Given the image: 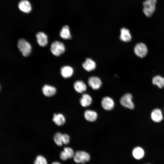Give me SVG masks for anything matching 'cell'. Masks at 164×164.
<instances>
[{"label":"cell","instance_id":"obj_9","mask_svg":"<svg viewBox=\"0 0 164 164\" xmlns=\"http://www.w3.org/2000/svg\"><path fill=\"white\" fill-rule=\"evenodd\" d=\"M151 118L153 121L159 123L163 119V115L161 110L159 108H155L152 111Z\"/></svg>","mask_w":164,"mask_h":164},{"label":"cell","instance_id":"obj_23","mask_svg":"<svg viewBox=\"0 0 164 164\" xmlns=\"http://www.w3.org/2000/svg\"><path fill=\"white\" fill-rule=\"evenodd\" d=\"M152 84L160 89L164 87V77L159 75H157L153 77Z\"/></svg>","mask_w":164,"mask_h":164},{"label":"cell","instance_id":"obj_24","mask_svg":"<svg viewBox=\"0 0 164 164\" xmlns=\"http://www.w3.org/2000/svg\"><path fill=\"white\" fill-rule=\"evenodd\" d=\"M62 135L60 132L56 133L54 135L53 140L55 143L58 146H61L63 144Z\"/></svg>","mask_w":164,"mask_h":164},{"label":"cell","instance_id":"obj_26","mask_svg":"<svg viewBox=\"0 0 164 164\" xmlns=\"http://www.w3.org/2000/svg\"><path fill=\"white\" fill-rule=\"evenodd\" d=\"M70 138L69 135L67 134L62 135V140L63 144L67 145L70 142Z\"/></svg>","mask_w":164,"mask_h":164},{"label":"cell","instance_id":"obj_7","mask_svg":"<svg viewBox=\"0 0 164 164\" xmlns=\"http://www.w3.org/2000/svg\"><path fill=\"white\" fill-rule=\"evenodd\" d=\"M101 105L104 110L110 111L112 110L114 106V102L111 97L106 96L104 97L101 101Z\"/></svg>","mask_w":164,"mask_h":164},{"label":"cell","instance_id":"obj_1","mask_svg":"<svg viewBox=\"0 0 164 164\" xmlns=\"http://www.w3.org/2000/svg\"><path fill=\"white\" fill-rule=\"evenodd\" d=\"M156 0H145L143 2V12L147 17H151L156 9Z\"/></svg>","mask_w":164,"mask_h":164},{"label":"cell","instance_id":"obj_27","mask_svg":"<svg viewBox=\"0 0 164 164\" xmlns=\"http://www.w3.org/2000/svg\"><path fill=\"white\" fill-rule=\"evenodd\" d=\"M52 164H60V163L58 162H53Z\"/></svg>","mask_w":164,"mask_h":164},{"label":"cell","instance_id":"obj_6","mask_svg":"<svg viewBox=\"0 0 164 164\" xmlns=\"http://www.w3.org/2000/svg\"><path fill=\"white\" fill-rule=\"evenodd\" d=\"M135 54L140 58L145 57L147 54L148 49L145 45L142 43L137 44L134 48Z\"/></svg>","mask_w":164,"mask_h":164},{"label":"cell","instance_id":"obj_11","mask_svg":"<svg viewBox=\"0 0 164 164\" xmlns=\"http://www.w3.org/2000/svg\"><path fill=\"white\" fill-rule=\"evenodd\" d=\"M18 7L20 11L26 13H29L32 9L31 4L27 0L20 1L18 3Z\"/></svg>","mask_w":164,"mask_h":164},{"label":"cell","instance_id":"obj_20","mask_svg":"<svg viewBox=\"0 0 164 164\" xmlns=\"http://www.w3.org/2000/svg\"><path fill=\"white\" fill-rule=\"evenodd\" d=\"M53 120L56 125L59 126L64 125L66 121L65 117L61 113L54 114Z\"/></svg>","mask_w":164,"mask_h":164},{"label":"cell","instance_id":"obj_17","mask_svg":"<svg viewBox=\"0 0 164 164\" xmlns=\"http://www.w3.org/2000/svg\"><path fill=\"white\" fill-rule=\"evenodd\" d=\"M73 73V70L72 67L68 66H65L61 67L60 73L64 78H67L70 77Z\"/></svg>","mask_w":164,"mask_h":164},{"label":"cell","instance_id":"obj_8","mask_svg":"<svg viewBox=\"0 0 164 164\" xmlns=\"http://www.w3.org/2000/svg\"><path fill=\"white\" fill-rule=\"evenodd\" d=\"M89 85L93 90L99 89L102 85L101 79L96 76H92L89 78L88 81Z\"/></svg>","mask_w":164,"mask_h":164},{"label":"cell","instance_id":"obj_25","mask_svg":"<svg viewBox=\"0 0 164 164\" xmlns=\"http://www.w3.org/2000/svg\"><path fill=\"white\" fill-rule=\"evenodd\" d=\"M34 164H47V162L44 157L42 155H39L36 158Z\"/></svg>","mask_w":164,"mask_h":164},{"label":"cell","instance_id":"obj_16","mask_svg":"<svg viewBox=\"0 0 164 164\" xmlns=\"http://www.w3.org/2000/svg\"><path fill=\"white\" fill-rule=\"evenodd\" d=\"M120 39L121 41L125 42H129L131 40L132 36L128 29L125 28L121 29Z\"/></svg>","mask_w":164,"mask_h":164},{"label":"cell","instance_id":"obj_19","mask_svg":"<svg viewBox=\"0 0 164 164\" xmlns=\"http://www.w3.org/2000/svg\"><path fill=\"white\" fill-rule=\"evenodd\" d=\"M73 87L76 92L80 93L84 92L87 90L86 84L81 80L76 81L74 84Z\"/></svg>","mask_w":164,"mask_h":164},{"label":"cell","instance_id":"obj_15","mask_svg":"<svg viewBox=\"0 0 164 164\" xmlns=\"http://www.w3.org/2000/svg\"><path fill=\"white\" fill-rule=\"evenodd\" d=\"M98 115L95 111L87 110L85 111L84 113V117L85 119L90 122L95 121L97 118Z\"/></svg>","mask_w":164,"mask_h":164},{"label":"cell","instance_id":"obj_18","mask_svg":"<svg viewBox=\"0 0 164 164\" xmlns=\"http://www.w3.org/2000/svg\"><path fill=\"white\" fill-rule=\"evenodd\" d=\"M92 99L89 94H83L80 99V102L81 105L84 107L89 106L92 103Z\"/></svg>","mask_w":164,"mask_h":164},{"label":"cell","instance_id":"obj_4","mask_svg":"<svg viewBox=\"0 0 164 164\" xmlns=\"http://www.w3.org/2000/svg\"><path fill=\"white\" fill-rule=\"evenodd\" d=\"M132 99V95L130 93H127L121 97L120 101V103L125 108L133 109L135 106Z\"/></svg>","mask_w":164,"mask_h":164},{"label":"cell","instance_id":"obj_3","mask_svg":"<svg viewBox=\"0 0 164 164\" xmlns=\"http://www.w3.org/2000/svg\"><path fill=\"white\" fill-rule=\"evenodd\" d=\"M50 51L52 53L56 56H59L65 51V46L62 43L55 41L51 44Z\"/></svg>","mask_w":164,"mask_h":164},{"label":"cell","instance_id":"obj_10","mask_svg":"<svg viewBox=\"0 0 164 164\" xmlns=\"http://www.w3.org/2000/svg\"><path fill=\"white\" fill-rule=\"evenodd\" d=\"M74 153L73 149L69 147L64 148L63 151L60 153V157L63 160H66L67 159L73 157Z\"/></svg>","mask_w":164,"mask_h":164},{"label":"cell","instance_id":"obj_28","mask_svg":"<svg viewBox=\"0 0 164 164\" xmlns=\"http://www.w3.org/2000/svg\"></svg>","mask_w":164,"mask_h":164},{"label":"cell","instance_id":"obj_2","mask_svg":"<svg viewBox=\"0 0 164 164\" xmlns=\"http://www.w3.org/2000/svg\"><path fill=\"white\" fill-rule=\"evenodd\" d=\"M17 47L23 56L27 57L31 51V46L30 43L23 39H19L17 42Z\"/></svg>","mask_w":164,"mask_h":164},{"label":"cell","instance_id":"obj_22","mask_svg":"<svg viewBox=\"0 0 164 164\" xmlns=\"http://www.w3.org/2000/svg\"><path fill=\"white\" fill-rule=\"evenodd\" d=\"M144 151L142 148L137 147L135 148L132 150V155L135 158L137 159H142L144 155Z\"/></svg>","mask_w":164,"mask_h":164},{"label":"cell","instance_id":"obj_21","mask_svg":"<svg viewBox=\"0 0 164 164\" xmlns=\"http://www.w3.org/2000/svg\"><path fill=\"white\" fill-rule=\"evenodd\" d=\"M60 36L64 39H70L72 38L69 28L67 25H65L62 27L60 31Z\"/></svg>","mask_w":164,"mask_h":164},{"label":"cell","instance_id":"obj_5","mask_svg":"<svg viewBox=\"0 0 164 164\" xmlns=\"http://www.w3.org/2000/svg\"><path fill=\"white\" fill-rule=\"evenodd\" d=\"M74 161L77 163H84L89 161L90 156L89 154L84 151H78L74 155Z\"/></svg>","mask_w":164,"mask_h":164},{"label":"cell","instance_id":"obj_12","mask_svg":"<svg viewBox=\"0 0 164 164\" xmlns=\"http://www.w3.org/2000/svg\"><path fill=\"white\" fill-rule=\"evenodd\" d=\"M37 41L40 46L44 47L48 43V38L47 35L43 32H39L36 35Z\"/></svg>","mask_w":164,"mask_h":164},{"label":"cell","instance_id":"obj_13","mask_svg":"<svg viewBox=\"0 0 164 164\" xmlns=\"http://www.w3.org/2000/svg\"><path fill=\"white\" fill-rule=\"evenodd\" d=\"M82 67L87 71L90 72L94 70L96 67L95 62L90 58H87L82 64Z\"/></svg>","mask_w":164,"mask_h":164},{"label":"cell","instance_id":"obj_14","mask_svg":"<svg viewBox=\"0 0 164 164\" xmlns=\"http://www.w3.org/2000/svg\"><path fill=\"white\" fill-rule=\"evenodd\" d=\"M42 91L43 94L47 97L53 96L56 93V88L48 85H45L42 88Z\"/></svg>","mask_w":164,"mask_h":164}]
</instances>
